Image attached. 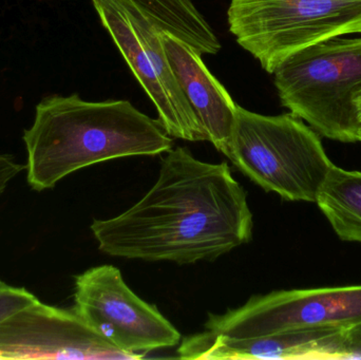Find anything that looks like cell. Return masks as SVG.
Returning a JSON list of instances; mask_svg holds the SVG:
<instances>
[{
    "label": "cell",
    "mask_w": 361,
    "mask_h": 360,
    "mask_svg": "<svg viewBox=\"0 0 361 360\" xmlns=\"http://www.w3.org/2000/svg\"><path fill=\"white\" fill-rule=\"evenodd\" d=\"M360 142H361V129H360Z\"/></svg>",
    "instance_id": "19"
},
{
    "label": "cell",
    "mask_w": 361,
    "mask_h": 360,
    "mask_svg": "<svg viewBox=\"0 0 361 360\" xmlns=\"http://www.w3.org/2000/svg\"><path fill=\"white\" fill-rule=\"evenodd\" d=\"M149 192L130 209L90 230L111 257L193 264L214 261L252 239L254 219L243 186L227 162H203L171 148Z\"/></svg>",
    "instance_id": "1"
},
{
    "label": "cell",
    "mask_w": 361,
    "mask_h": 360,
    "mask_svg": "<svg viewBox=\"0 0 361 360\" xmlns=\"http://www.w3.org/2000/svg\"><path fill=\"white\" fill-rule=\"evenodd\" d=\"M152 25L179 38L200 54H216L221 44L192 0H128Z\"/></svg>",
    "instance_id": "12"
},
{
    "label": "cell",
    "mask_w": 361,
    "mask_h": 360,
    "mask_svg": "<svg viewBox=\"0 0 361 360\" xmlns=\"http://www.w3.org/2000/svg\"><path fill=\"white\" fill-rule=\"evenodd\" d=\"M73 298L78 317L131 359L182 342L173 323L135 295L116 266L104 264L78 275Z\"/></svg>",
    "instance_id": "7"
},
{
    "label": "cell",
    "mask_w": 361,
    "mask_h": 360,
    "mask_svg": "<svg viewBox=\"0 0 361 360\" xmlns=\"http://www.w3.org/2000/svg\"><path fill=\"white\" fill-rule=\"evenodd\" d=\"M27 180L32 190H51L63 178L97 163L158 156L173 137L128 101H88L80 95H51L38 103L23 132Z\"/></svg>",
    "instance_id": "2"
},
{
    "label": "cell",
    "mask_w": 361,
    "mask_h": 360,
    "mask_svg": "<svg viewBox=\"0 0 361 360\" xmlns=\"http://www.w3.org/2000/svg\"><path fill=\"white\" fill-rule=\"evenodd\" d=\"M227 21L238 44L273 74L301 49L356 33L361 0H231Z\"/></svg>",
    "instance_id": "5"
},
{
    "label": "cell",
    "mask_w": 361,
    "mask_h": 360,
    "mask_svg": "<svg viewBox=\"0 0 361 360\" xmlns=\"http://www.w3.org/2000/svg\"><path fill=\"white\" fill-rule=\"evenodd\" d=\"M361 325V285L276 291L252 296L224 314L208 315L206 333L247 338L303 329Z\"/></svg>",
    "instance_id": "8"
},
{
    "label": "cell",
    "mask_w": 361,
    "mask_h": 360,
    "mask_svg": "<svg viewBox=\"0 0 361 360\" xmlns=\"http://www.w3.org/2000/svg\"><path fill=\"white\" fill-rule=\"evenodd\" d=\"M356 33H361V25L357 27V30H356Z\"/></svg>",
    "instance_id": "18"
},
{
    "label": "cell",
    "mask_w": 361,
    "mask_h": 360,
    "mask_svg": "<svg viewBox=\"0 0 361 360\" xmlns=\"http://www.w3.org/2000/svg\"><path fill=\"white\" fill-rule=\"evenodd\" d=\"M105 29L158 111L159 122L175 139L206 137L180 89L163 44V33L128 0H92Z\"/></svg>",
    "instance_id": "6"
},
{
    "label": "cell",
    "mask_w": 361,
    "mask_h": 360,
    "mask_svg": "<svg viewBox=\"0 0 361 360\" xmlns=\"http://www.w3.org/2000/svg\"><path fill=\"white\" fill-rule=\"evenodd\" d=\"M345 359H361V325L345 331Z\"/></svg>",
    "instance_id": "16"
},
{
    "label": "cell",
    "mask_w": 361,
    "mask_h": 360,
    "mask_svg": "<svg viewBox=\"0 0 361 360\" xmlns=\"http://www.w3.org/2000/svg\"><path fill=\"white\" fill-rule=\"evenodd\" d=\"M355 105L356 110H357L358 120H360L361 124V93L360 94V97H358L357 99H356Z\"/></svg>",
    "instance_id": "17"
},
{
    "label": "cell",
    "mask_w": 361,
    "mask_h": 360,
    "mask_svg": "<svg viewBox=\"0 0 361 360\" xmlns=\"http://www.w3.org/2000/svg\"><path fill=\"white\" fill-rule=\"evenodd\" d=\"M37 302L36 296L25 287H12L0 281V323Z\"/></svg>",
    "instance_id": "14"
},
{
    "label": "cell",
    "mask_w": 361,
    "mask_h": 360,
    "mask_svg": "<svg viewBox=\"0 0 361 360\" xmlns=\"http://www.w3.org/2000/svg\"><path fill=\"white\" fill-rule=\"evenodd\" d=\"M0 359H131L73 310L38 300L0 323Z\"/></svg>",
    "instance_id": "9"
},
{
    "label": "cell",
    "mask_w": 361,
    "mask_h": 360,
    "mask_svg": "<svg viewBox=\"0 0 361 360\" xmlns=\"http://www.w3.org/2000/svg\"><path fill=\"white\" fill-rule=\"evenodd\" d=\"M316 203L341 240L361 243L360 171L333 165Z\"/></svg>",
    "instance_id": "13"
},
{
    "label": "cell",
    "mask_w": 361,
    "mask_h": 360,
    "mask_svg": "<svg viewBox=\"0 0 361 360\" xmlns=\"http://www.w3.org/2000/svg\"><path fill=\"white\" fill-rule=\"evenodd\" d=\"M25 169V165L17 162L12 154H0V196L4 194L10 182Z\"/></svg>",
    "instance_id": "15"
},
{
    "label": "cell",
    "mask_w": 361,
    "mask_h": 360,
    "mask_svg": "<svg viewBox=\"0 0 361 360\" xmlns=\"http://www.w3.org/2000/svg\"><path fill=\"white\" fill-rule=\"evenodd\" d=\"M345 331L293 330L247 338L202 332L180 342L178 357L199 360L345 359Z\"/></svg>",
    "instance_id": "10"
},
{
    "label": "cell",
    "mask_w": 361,
    "mask_h": 360,
    "mask_svg": "<svg viewBox=\"0 0 361 360\" xmlns=\"http://www.w3.org/2000/svg\"><path fill=\"white\" fill-rule=\"evenodd\" d=\"M282 106L322 137L360 142L361 37H334L297 51L274 71Z\"/></svg>",
    "instance_id": "4"
},
{
    "label": "cell",
    "mask_w": 361,
    "mask_h": 360,
    "mask_svg": "<svg viewBox=\"0 0 361 360\" xmlns=\"http://www.w3.org/2000/svg\"><path fill=\"white\" fill-rule=\"evenodd\" d=\"M163 44L173 73L202 130L218 151L224 154L235 127L238 105L210 73L201 55L179 38L163 33Z\"/></svg>",
    "instance_id": "11"
},
{
    "label": "cell",
    "mask_w": 361,
    "mask_h": 360,
    "mask_svg": "<svg viewBox=\"0 0 361 360\" xmlns=\"http://www.w3.org/2000/svg\"><path fill=\"white\" fill-rule=\"evenodd\" d=\"M223 154L265 192L294 202H316L334 165L317 132L298 116H262L240 106Z\"/></svg>",
    "instance_id": "3"
}]
</instances>
